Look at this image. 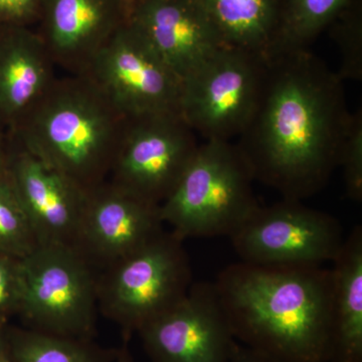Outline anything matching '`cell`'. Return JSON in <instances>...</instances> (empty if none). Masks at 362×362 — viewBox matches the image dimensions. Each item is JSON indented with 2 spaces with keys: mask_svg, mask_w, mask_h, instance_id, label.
I'll return each mask as SVG.
<instances>
[{
  "mask_svg": "<svg viewBox=\"0 0 362 362\" xmlns=\"http://www.w3.org/2000/svg\"><path fill=\"white\" fill-rule=\"evenodd\" d=\"M226 47L277 54L283 0H197Z\"/></svg>",
  "mask_w": 362,
  "mask_h": 362,
  "instance_id": "cell-18",
  "label": "cell"
},
{
  "mask_svg": "<svg viewBox=\"0 0 362 362\" xmlns=\"http://www.w3.org/2000/svg\"><path fill=\"white\" fill-rule=\"evenodd\" d=\"M183 242L163 230L98 276V308L129 340L144 324L180 301L192 285Z\"/></svg>",
  "mask_w": 362,
  "mask_h": 362,
  "instance_id": "cell-5",
  "label": "cell"
},
{
  "mask_svg": "<svg viewBox=\"0 0 362 362\" xmlns=\"http://www.w3.org/2000/svg\"><path fill=\"white\" fill-rule=\"evenodd\" d=\"M331 270L328 362H362V226L345 237Z\"/></svg>",
  "mask_w": 362,
  "mask_h": 362,
  "instance_id": "cell-17",
  "label": "cell"
},
{
  "mask_svg": "<svg viewBox=\"0 0 362 362\" xmlns=\"http://www.w3.org/2000/svg\"><path fill=\"white\" fill-rule=\"evenodd\" d=\"M129 21L181 82L226 47L197 0H135Z\"/></svg>",
  "mask_w": 362,
  "mask_h": 362,
  "instance_id": "cell-15",
  "label": "cell"
},
{
  "mask_svg": "<svg viewBox=\"0 0 362 362\" xmlns=\"http://www.w3.org/2000/svg\"><path fill=\"white\" fill-rule=\"evenodd\" d=\"M54 61L30 26L0 25V127L16 121L57 78Z\"/></svg>",
  "mask_w": 362,
  "mask_h": 362,
  "instance_id": "cell-16",
  "label": "cell"
},
{
  "mask_svg": "<svg viewBox=\"0 0 362 362\" xmlns=\"http://www.w3.org/2000/svg\"><path fill=\"white\" fill-rule=\"evenodd\" d=\"M230 362H281L267 356L265 354L255 351L245 345L235 342L233 346Z\"/></svg>",
  "mask_w": 362,
  "mask_h": 362,
  "instance_id": "cell-26",
  "label": "cell"
},
{
  "mask_svg": "<svg viewBox=\"0 0 362 362\" xmlns=\"http://www.w3.org/2000/svg\"><path fill=\"white\" fill-rule=\"evenodd\" d=\"M213 283L240 344L281 362H328L330 269L240 261Z\"/></svg>",
  "mask_w": 362,
  "mask_h": 362,
  "instance_id": "cell-2",
  "label": "cell"
},
{
  "mask_svg": "<svg viewBox=\"0 0 362 362\" xmlns=\"http://www.w3.org/2000/svg\"><path fill=\"white\" fill-rule=\"evenodd\" d=\"M21 259L0 254V331L13 316L20 315L23 282Z\"/></svg>",
  "mask_w": 362,
  "mask_h": 362,
  "instance_id": "cell-24",
  "label": "cell"
},
{
  "mask_svg": "<svg viewBox=\"0 0 362 362\" xmlns=\"http://www.w3.org/2000/svg\"><path fill=\"white\" fill-rule=\"evenodd\" d=\"M254 181L235 143L204 140L159 206L161 220L181 240L230 237L259 206Z\"/></svg>",
  "mask_w": 362,
  "mask_h": 362,
  "instance_id": "cell-4",
  "label": "cell"
},
{
  "mask_svg": "<svg viewBox=\"0 0 362 362\" xmlns=\"http://www.w3.org/2000/svg\"><path fill=\"white\" fill-rule=\"evenodd\" d=\"M40 0H0V25L30 26L37 23Z\"/></svg>",
  "mask_w": 362,
  "mask_h": 362,
  "instance_id": "cell-25",
  "label": "cell"
},
{
  "mask_svg": "<svg viewBox=\"0 0 362 362\" xmlns=\"http://www.w3.org/2000/svg\"><path fill=\"white\" fill-rule=\"evenodd\" d=\"M228 238L240 261L285 266L332 263L345 240L334 216L285 199L259 206Z\"/></svg>",
  "mask_w": 362,
  "mask_h": 362,
  "instance_id": "cell-8",
  "label": "cell"
},
{
  "mask_svg": "<svg viewBox=\"0 0 362 362\" xmlns=\"http://www.w3.org/2000/svg\"><path fill=\"white\" fill-rule=\"evenodd\" d=\"M125 344L117 351L115 361L114 362H135L132 354H131L129 349H128L127 340H125Z\"/></svg>",
  "mask_w": 362,
  "mask_h": 362,
  "instance_id": "cell-28",
  "label": "cell"
},
{
  "mask_svg": "<svg viewBox=\"0 0 362 362\" xmlns=\"http://www.w3.org/2000/svg\"><path fill=\"white\" fill-rule=\"evenodd\" d=\"M351 0H283L277 54L308 49L324 28L334 23Z\"/></svg>",
  "mask_w": 362,
  "mask_h": 362,
  "instance_id": "cell-20",
  "label": "cell"
},
{
  "mask_svg": "<svg viewBox=\"0 0 362 362\" xmlns=\"http://www.w3.org/2000/svg\"><path fill=\"white\" fill-rule=\"evenodd\" d=\"M20 315L30 329L92 339L98 309L95 268L75 247L37 246L21 259Z\"/></svg>",
  "mask_w": 362,
  "mask_h": 362,
  "instance_id": "cell-6",
  "label": "cell"
},
{
  "mask_svg": "<svg viewBox=\"0 0 362 362\" xmlns=\"http://www.w3.org/2000/svg\"><path fill=\"white\" fill-rule=\"evenodd\" d=\"M343 82L308 49L268 59L256 109L235 143L255 181L301 202L326 187L349 123Z\"/></svg>",
  "mask_w": 362,
  "mask_h": 362,
  "instance_id": "cell-1",
  "label": "cell"
},
{
  "mask_svg": "<svg viewBox=\"0 0 362 362\" xmlns=\"http://www.w3.org/2000/svg\"><path fill=\"white\" fill-rule=\"evenodd\" d=\"M6 173L37 245L75 247L89 190L47 166L9 135Z\"/></svg>",
  "mask_w": 362,
  "mask_h": 362,
  "instance_id": "cell-12",
  "label": "cell"
},
{
  "mask_svg": "<svg viewBox=\"0 0 362 362\" xmlns=\"http://www.w3.org/2000/svg\"><path fill=\"white\" fill-rule=\"evenodd\" d=\"M197 147V134L180 113L128 117L107 181L160 206Z\"/></svg>",
  "mask_w": 362,
  "mask_h": 362,
  "instance_id": "cell-9",
  "label": "cell"
},
{
  "mask_svg": "<svg viewBox=\"0 0 362 362\" xmlns=\"http://www.w3.org/2000/svg\"><path fill=\"white\" fill-rule=\"evenodd\" d=\"M37 246L7 173L0 175V254L23 259Z\"/></svg>",
  "mask_w": 362,
  "mask_h": 362,
  "instance_id": "cell-21",
  "label": "cell"
},
{
  "mask_svg": "<svg viewBox=\"0 0 362 362\" xmlns=\"http://www.w3.org/2000/svg\"><path fill=\"white\" fill-rule=\"evenodd\" d=\"M343 169L345 190L351 201H362V112L350 114L346 134L340 151L339 165Z\"/></svg>",
  "mask_w": 362,
  "mask_h": 362,
  "instance_id": "cell-22",
  "label": "cell"
},
{
  "mask_svg": "<svg viewBox=\"0 0 362 362\" xmlns=\"http://www.w3.org/2000/svg\"><path fill=\"white\" fill-rule=\"evenodd\" d=\"M0 362H13L11 356H9L8 351H7L2 330L0 331Z\"/></svg>",
  "mask_w": 362,
  "mask_h": 362,
  "instance_id": "cell-29",
  "label": "cell"
},
{
  "mask_svg": "<svg viewBox=\"0 0 362 362\" xmlns=\"http://www.w3.org/2000/svg\"><path fill=\"white\" fill-rule=\"evenodd\" d=\"M124 2H125L126 6H127L128 8L130 9L131 13V11H132L133 6H134L135 0H124Z\"/></svg>",
  "mask_w": 362,
  "mask_h": 362,
  "instance_id": "cell-30",
  "label": "cell"
},
{
  "mask_svg": "<svg viewBox=\"0 0 362 362\" xmlns=\"http://www.w3.org/2000/svg\"><path fill=\"white\" fill-rule=\"evenodd\" d=\"M137 334L152 362H230L233 337L214 283H195Z\"/></svg>",
  "mask_w": 362,
  "mask_h": 362,
  "instance_id": "cell-11",
  "label": "cell"
},
{
  "mask_svg": "<svg viewBox=\"0 0 362 362\" xmlns=\"http://www.w3.org/2000/svg\"><path fill=\"white\" fill-rule=\"evenodd\" d=\"M349 8V7H347ZM346 18L338 28L337 42L340 49V68L337 73L343 81L362 78V35L361 21L357 14Z\"/></svg>",
  "mask_w": 362,
  "mask_h": 362,
  "instance_id": "cell-23",
  "label": "cell"
},
{
  "mask_svg": "<svg viewBox=\"0 0 362 362\" xmlns=\"http://www.w3.org/2000/svg\"><path fill=\"white\" fill-rule=\"evenodd\" d=\"M84 74L127 117L180 113L182 82L130 21L95 54Z\"/></svg>",
  "mask_w": 362,
  "mask_h": 362,
  "instance_id": "cell-10",
  "label": "cell"
},
{
  "mask_svg": "<svg viewBox=\"0 0 362 362\" xmlns=\"http://www.w3.org/2000/svg\"><path fill=\"white\" fill-rule=\"evenodd\" d=\"M13 362H114L117 350L105 349L92 339L56 337L25 328L2 330Z\"/></svg>",
  "mask_w": 362,
  "mask_h": 362,
  "instance_id": "cell-19",
  "label": "cell"
},
{
  "mask_svg": "<svg viewBox=\"0 0 362 362\" xmlns=\"http://www.w3.org/2000/svg\"><path fill=\"white\" fill-rule=\"evenodd\" d=\"M127 118L92 78L68 74L54 78L9 136L90 190L108 180Z\"/></svg>",
  "mask_w": 362,
  "mask_h": 362,
  "instance_id": "cell-3",
  "label": "cell"
},
{
  "mask_svg": "<svg viewBox=\"0 0 362 362\" xmlns=\"http://www.w3.org/2000/svg\"><path fill=\"white\" fill-rule=\"evenodd\" d=\"M130 13L124 0H40L37 33L56 66L81 75Z\"/></svg>",
  "mask_w": 362,
  "mask_h": 362,
  "instance_id": "cell-14",
  "label": "cell"
},
{
  "mask_svg": "<svg viewBox=\"0 0 362 362\" xmlns=\"http://www.w3.org/2000/svg\"><path fill=\"white\" fill-rule=\"evenodd\" d=\"M8 162V136L6 137L0 127V175H6Z\"/></svg>",
  "mask_w": 362,
  "mask_h": 362,
  "instance_id": "cell-27",
  "label": "cell"
},
{
  "mask_svg": "<svg viewBox=\"0 0 362 362\" xmlns=\"http://www.w3.org/2000/svg\"><path fill=\"white\" fill-rule=\"evenodd\" d=\"M158 204L109 181L88 192L75 249L96 268H108L163 232Z\"/></svg>",
  "mask_w": 362,
  "mask_h": 362,
  "instance_id": "cell-13",
  "label": "cell"
},
{
  "mask_svg": "<svg viewBox=\"0 0 362 362\" xmlns=\"http://www.w3.org/2000/svg\"><path fill=\"white\" fill-rule=\"evenodd\" d=\"M268 59L221 47L182 81L180 113L204 140L239 137L256 109Z\"/></svg>",
  "mask_w": 362,
  "mask_h": 362,
  "instance_id": "cell-7",
  "label": "cell"
}]
</instances>
